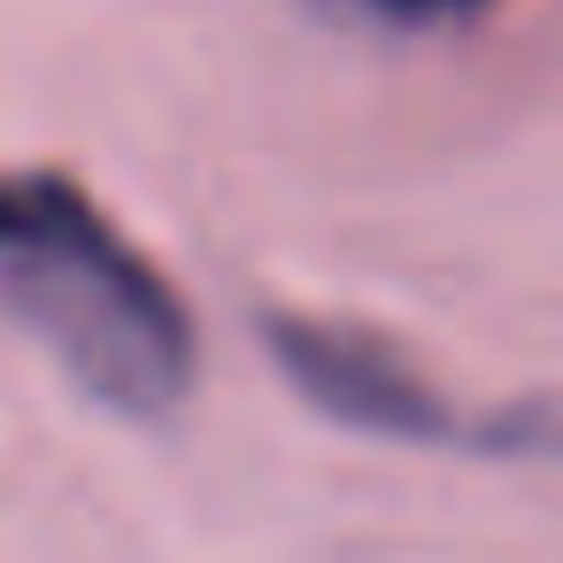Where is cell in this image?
Segmentation results:
<instances>
[{
	"label": "cell",
	"instance_id": "6da1fadb",
	"mask_svg": "<svg viewBox=\"0 0 563 563\" xmlns=\"http://www.w3.org/2000/svg\"><path fill=\"white\" fill-rule=\"evenodd\" d=\"M0 301L117 417L186 409L201 340L170 271L70 170H0Z\"/></svg>",
	"mask_w": 563,
	"mask_h": 563
},
{
	"label": "cell",
	"instance_id": "7a4b0ae2",
	"mask_svg": "<svg viewBox=\"0 0 563 563\" xmlns=\"http://www.w3.org/2000/svg\"><path fill=\"white\" fill-rule=\"evenodd\" d=\"M278 378L340 432L363 440H409V448H448L471 440L463 409L401 355L386 332L347 324V317H309V309H263L255 317Z\"/></svg>",
	"mask_w": 563,
	"mask_h": 563
},
{
	"label": "cell",
	"instance_id": "3957f363",
	"mask_svg": "<svg viewBox=\"0 0 563 563\" xmlns=\"http://www.w3.org/2000/svg\"><path fill=\"white\" fill-rule=\"evenodd\" d=\"M317 9L355 16L371 32H440V24H463V16L494 9V0H317Z\"/></svg>",
	"mask_w": 563,
	"mask_h": 563
}]
</instances>
